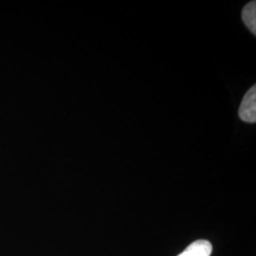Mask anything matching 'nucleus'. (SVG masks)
<instances>
[{
    "label": "nucleus",
    "instance_id": "f257e3e1",
    "mask_svg": "<svg viewBox=\"0 0 256 256\" xmlns=\"http://www.w3.org/2000/svg\"><path fill=\"white\" fill-rule=\"evenodd\" d=\"M238 115L246 122L254 124L256 122V86H252L241 102Z\"/></svg>",
    "mask_w": 256,
    "mask_h": 256
},
{
    "label": "nucleus",
    "instance_id": "7ed1b4c3",
    "mask_svg": "<svg viewBox=\"0 0 256 256\" xmlns=\"http://www.w3.org/2000/svg\"><path fill=\"white\" fill-rule=\"evenodd\" d=\"M242 20L248 28L254 34H256V2L250 1L242 10Z\"/></svg>",
    "mask_w": 256,
    "mask_h": 256
},
{
    "label": "nucleus",
    "instance_id": "f03ea898",
    "mask_svg": "<svg viewBox=\"0 0 256 256\" xmlns=\"http://www.w3.org/2000/svg\"><path fill=\"white\" fill-rule=\"evenodd\" d=\"M212 246L207 240H196L192 242L178 256H210Z\"/></svg>",
    "mask_w": 256,
    "mask_h": 256
}]
</instances>
